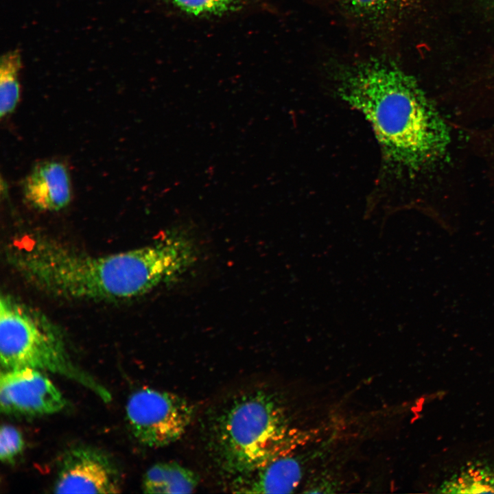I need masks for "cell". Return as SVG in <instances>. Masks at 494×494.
<instances>
[{
  "instance_id": "12",
  "label": "cell",
  "mask_w": 494,
  "mask_h": 494,
  "mask_svg": "<svg viewBox=\"0 0 494 494\" xmlns=\"http://www.w3.org/2000/svg\"><path fill=\"white\" fill-rule=\"evenodd\" d=\"M167 8L188 18L215 19L242 11L247 0H158Z\"/></svg>"
},
{
  "instance_id": "13",
  "label": "cell",
  "mask_w": 494,
  "mask_h": 494,
  "mask_svg": "<svg viewBox=\"0 0 494 494\" xmlns=\"http://www.w3.org/2000/svg\"><path fill=\"white\" fill-rule=\"evenodd\" d=\"M22 59L19 49L7 51L1 58L0 63V115L12 113L19 99V73Z\"/></svg>"
},
{
  "instance_id": "6",
  "label": "cell",
  "mask_w": 494,
  "mask_h": 494,
  "mask_svg": "<svg viewBox=\"0 0 494 494\" xmlns=\"http://www.w3.org/2000/svg\"><path fill=\"white\" fill-rule=\"evenodd\" d=\"M121 475L104 451L89 446L68 449L58 466L54 486L56 493H117Z\"/></svg>"
},
{
  "instance_id": "3",
  "label": "cell",
  "mask_w": 494,
  "mask_h": 494,
  "mask_svg": "<svg viewBox=\"0 0 494 494\" xmlns=\"http://www.w3.org/2000/svg\"><path fill=\"white\" fill-rule=\"evenodd\" d=\"M213 459L231 478L245 475L301 444L278 397L266 390L233 397L210 428Z\"/></svg>"
},
{
  "instance_id": "7",
  "label": "cell",
  "mask_w": 494,
  "mask_h": 494,
  "mask_svg": "<svg viewBox=\"0 0 494 494\" xmlns=\"http://www.w3.org/2000/svg\"><path fill=\"white\" fill-rule=\"evenodd\" d=\"M67 400L41 370L22 368L1 370V412L8 415L36 416L63 410Z\"/></svg>"
},
{
  "instance_id": "2",
  "label": "cell",
  "mask_w": 494,
  "mask_h": 494,
  "mask_svg": "<svg viewBox=\"0 0 494 494\" xmlns=\"http://www.w3.org/2000/svg\"><path fill=\"white\" fill-rule=\"evenodd\" d=\"M337 95L370 124L385 161L416 171L447 149L446 124L416 79L390 61L372 59L340 72Z\"/></svg>"
},
{
  "instance_id": "8",
  "label": "cell",
  "mask_w": 494,
  "mask_h": 494,
  "mask_svg": "<svg viewBox=\"0 0 494 494\" xmlns=\"http://www.w3.org/2000/svg\"><path fill=\"white\" fill-rule=\"evenodd\" d=\"M291 450L274 458L264 466L233 478L231 489L238 493H290L300 484L305 473V454Z\"/></svg>"
},
{
  "instance_id": "16",
  "label": "cell",
  "mask_w": 494,
  "mask_h": 494,
  "mask_svg": "<svg viewBox=\"0 0 494 494\" xmlns=\"http://www.w3.org/2000/svg\"><path fill=\"white\" fill-rule=\"evenodd\" d=\"M490 1L494 3V0H490Z\"/></svg>"
},
{
  "instance_id": "11",
  "label": "cell",
  "mask_w": 494,
  "mask_h": 494,
  "mask_svg": "<svg viewBox=\"0 0 494 494\" xmlns=\"http://www.w3.org/2000/svg\"><path fill=\"white\" fill-rule=\"evenodd\" d=\"M438 493H494V463H467L444 480Z\"/></svg>"
},
{
  "instance_id": "5",
  "label": "cell",
  "mask_w": 494,
  "mask_h": 494,
  "mask_svg": "<svg viewBox=\"0 0 494 494\" xmlns=\"http://www.w3.org/2000/svg\"><path fill=\"white\" fill-rule=\"evenodd\" d=\"M195 415L193 405L173 392L143 388L133 392L126 405L130 430L141 445L158 448L180 439Z\"/></svg>"
},
{
  "instance_id": "10",
  "label": "cell",
  "mask_w": 494,
  "mask_h": 494,
  "mask_svg": "<svg viewBox=\"0 0 494 494\" xmlns=\"http://www.w3.org/2000/svg\"><path fill=\"white\" fill-rule=\"evenodd\" d=\"M199 482L197 473L176 462H158L145 473L142 489L146 493H189Z\"/></svg>"
},
{
  "instance_id": "1",
  "label": "cell",
  "mask_w": 494,
  "mask_h": 494,
  "mask_svg": "<svg viewBox=\"0 0 494 494\" xmlns=\"http://www.w3.org/2000/svg\"><path fill=\"white\" fill-rule=\"evenodd\" d=\"M12 268L34 289L67 301L115 302L148 293L194 263L193 243L169 235L145 246L93 255L49 236H17L5 250Z\"/></svg>"
},
{
  "instance_id": "15",
  "label": "cell",
  "mask_w": 494,
  "mask_h": 494,
  "mask_svg": "<svg viewBox=\"0 0 494 494\" xmlns=\"http://www.w3.org/2000/svg\"><path fill=\"white\" fill-rule=\"evenodd\" d=\"M409 0H348L357 11L368 14H386L403 5Z\"/></svg>"
},
{
  "instance_id": "9",
  "label": "cell",
  "mask_w": 494,
  "mask_h": 494,
  "mask_svg": "<svg viewBox=\"0 0 494 494\" xmlns=\"http://www.w3.org/2000/svg\"><path fill=\"white\" fill-rule=\"evenodd\" d=\"M27 202L43 211H58L71 200V183L66 167L60 163L45 161L37 164L24 182Z\"/></svg>"
},
{
  "instance_id": "14",
  "label": "cell",
  "mask_w": 494,
  "mask_h": 494,
  "mask_svg": "<svg viewBox=\"0 0 494 494\" xmlns=\"http://www.w3.org/2000/svg\"><path fill=\"white\" fill-rule=\"evenodd\" d=\"M25 442L15 427L4 424L0 430V459L5 464H13L24 449Z\"/></svg>"
},
{
  "instance_id": "4",
  "label": "cell",
  "mask_w": 494,
  "mask_h": 494,
  "mask_svg": "<svg viewBox=\"0 0 494 494\" xmlns=\"http://www.w3.org/2000/svg\"><path fill=\"white\" fill-rule=\"evenodd\" d=\"M1 370L31 368L73 380L105 403L110 391L73 362L64 336L43 313L8 293L0 298Z\"/></svg>"
}]
</instances>
